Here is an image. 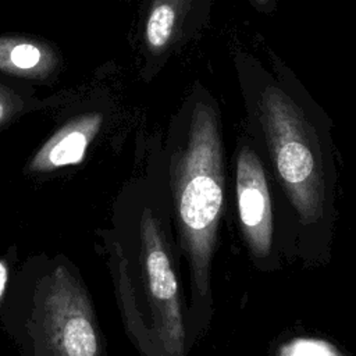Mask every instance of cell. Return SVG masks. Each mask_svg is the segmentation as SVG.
I'll use <instances>...</instances> for the list:
<instances>
[{
  "mask_svg": "<svg viewBox=\"0 0 356 356\" xmlns=\"http://www.w3.org/2000/svg\"><path fill=\"white\" fill-rule=\"evenodd\" d=\"M111 106V90L100 71L89 81L70 88L67 99L58 106L63 120L31 156L26 171L44 174L79 164L104 131Z\"/></svg>",
  "mask_w": 356,
  "mask_h": 356,
  "instance_id": "obj_4",
  "label": "cell"
},
{
  "mask_svg": "<svg viewBox=\"0 0 356 356\" xmlns=\"http://www.w3.org/2000/svg\"><path fill=\"white\" fill-rule=\"evenodd\" d=\"M70 88L38 96V88L0 74V131L28 113L54 110L67 99Z\"/></svg>",
  "mask_w": 356,
  "mask_h": 356,
  "instance_id": "obj_9",
  "label": "cell"
},
{
  "mask_svg": "<svg viewBox=\"0 0 356 356\" xmlns=\"http://www.w3.org/2000/svg\"><path fill=\"white\" fill-rule=\"evenodd\" d=\"M7 280H8V268H7L6 263L0 259V306H1V302H3Z\"/></svg>",
  "mask_w": 356,
  "mask_h": 356,
  "instance_id": "obj_11",
  "label": "cell"
},
{
  "mask_svg": "<svg viewBox=\"0 0 356 356\" xmlns=\"http://www.w3.org/2000/svg\"><path fill=\"white\" fill-rule=\"evenodd\" d=\"M49 356H103L96 317L86 291L64 266L47 278L40 306Z\"/></svg>",
  "mask_w": 356,
  "mask_h": 356,
  "instance_id": "obj_5",
  "label": "cell"
},
{
  "mask_svg": "<svg viewBox=\"0 0 356 356\" xmlns=\"http://www.w3.org/2000/svg\"><path fill=\"white\" fill-rule=\"evenodd\" d=\"M168 182L178 246L189 267V337L195 317L206 323L210 316V268L225 195L221 120L204 89L193 90L171 121Z\"/></svg>",
  "mask_w": 356,
  "mask_h": 356,
  "instance_id": "obj_2",
  "label": "cell"
},
{
  "mask_svg": "<svg viewBox=\"0 0 356 356\" xmlns=\"http://www.w3.org/2000/svg\"><path fill=\"white\" fill-rule=\"evenodd\" d=\"M277 356H343L337 348L323 339L296 338L282 345Z\"/></svg>",
  "mask_w": 356,
  "mask_h": 356,
  "instance_id": "obj_10",
  "label": "cell"
},
{
  "mask_svg": "<svg viewBox=\"0 0 356 356\" xmlns=\"http://www.w3.org/2000/svg\"><path fill=\"white\" fill-rule=\"evenodd\" d=\"M259 7H266L267 4H270L271 0H253Z\"/></svg>",
  "mask_w": 356,
  "mask_h": 356,
  "instance_id": "obj_12",
  "label": "cell"
},
{
  "mask_svg": "<svg viewBox=\"0 0 356 356\" xmlns=\"http://www.w3.org/2000/svg\"><path fill=\"white\" fill-rule=\"evenodd\" d=\"M64 68L57 43L29 33H0V74L39 88L53 86Z\"/></svg>",
  "mask_w": 356,
  "mask_h": 356,
  "instance_id": "obj_8",
  "label": "cell"
},
{
  "mask_svg": "<svg viewBox=\"0 0 356 356\" xmlns=\"http://www.w3.org/2000/svg\"><path fill=\"white\" fill-rule=\"evenodd\" d=\"M235 197L243 241L259 267H274L275 224L266 164L253 142L242 140L235 157Z\"/></svg>",
  "mask_w": 356,
  "mask_h": 356,
  "instance_id": "obj_6",
  "label": "cell"
},
{
  "mask_svg": "<svg viewBox=\"0 0 356 356\" xmlns=\"http://www.w3.org/2000/svg\"><path fill=\"white\" fill-rule=\"evenodd\" d=\"M139 270L152 331L167 356H188L189 341L172 250L164 224L152 207H145L139 218Z\"/></svg>",
  "mask_w": 356,
  "mask_h": 356,
  "instance_id": "obj_3",
  "label": "cell"
},
{
  "mask_svg": "<svg viewBox=\"0 0 356 356\" xmlns=\"http://www.w3.org/2000/svg\"><path fill=\"white\" fill-rule=\"evenodd\" d=\"M195 13V0H146L136 29L140 75L150 81L164 57L184 36L185 25Z\"/></svg>",
  "mask_w": 356,
  "mask_h": 356,
  "instance_id": "obj_7",
  "label": "cell"
},
{
  "mask_svg": "<svg viewBox=\"0 0 356 356\" xmlns=\"http://www.w3.org/2000/svg\"><path fill=\"white\" fill-rule=\"evenodd\" d=\"M236 70L253 135L286 199L306 259L330 248L338 174L328 118L280 63L267 71L238 54Z\"/></svg>",
  "mask_w": 356,
  "mask_h": 356,
  "instance_id": "obj_1",
  "label": "cell"
}]
</instances>
